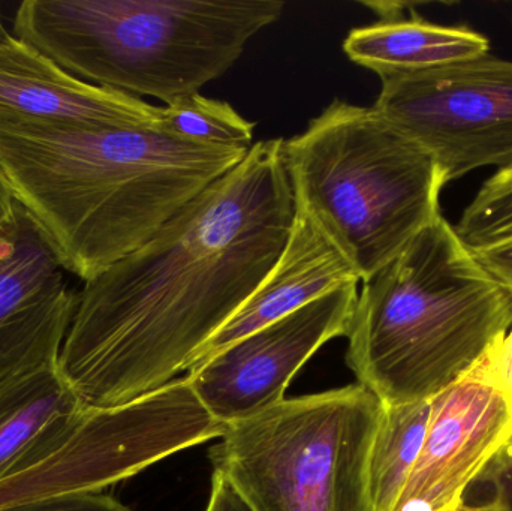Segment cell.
Masks as SVG:
<instances>
[{
    "label": "cell",
    "instance_id": "obj_1",
    "mask_svg": "<svg viewBox=\"0 0 512 511\" xmlns=\"http://www.w3.org/2000/svg\"><path fill=\"white\" fill-rule=\"evenodd\" d=\"M283 143L252 144L149 242L84 282L59 369L87 408L129 404L188 372L273 269L295 213Z\"/></svg>",
    "mask_w": 512,
    "mask_h": 511
},
{
    "label": "cell",
    "instance_id": "obj_2",
    "mask_svg": "<svg viewBox=\"0 0 512 511\" xmlns=\"http://www.w3.org/2000/svg\"><path fill=\"white\" fill-rule=\"evenodd\" d=\"M249 149L159 129L0 125V170L15 200L84 282L149 242Z\"/></svg>",
    "mask_w": 512,
    "mask_h": 511
},
{
    "label": "cell",
    "instance_id": "obj_3",
    "mask_svg": "<svg viewBox=\"0 0 512 511\" xmlns=\"http://www.w3.org/2000/svg\"><path fill=\"white\" fill-rule=\"evenodd\" d=\"M512 327V297L444 216L364 281L346 363L384 405L430 401Z\"/></svg>",
    "mask_w": 512,
    "mask_h": 511
},
{
    "label": "cell",
    "instance_id": "obj_4",
    "mask_svg": "<svg viewBox=\"0 0 512 511\" xmlns=\"http://www.w3.org/2000/svg\"><path fill=\"white\" fill-rule=\"evenodd\" d=\"M283 9L280 0H26L14 35L80 80L170 104L222 77Z\"/></svg>",
    "mask_w": 512,
    "mask_h": 511
},
{
    "label": "cell",
    "instance_id": "obj_5",
    "mask_svg": "<svg viewBox=\"0 0 512 511\" xmlns=\"http://www.w3.org/2000/svg\"><path fill=\"white\" fill-rule=\"evenodd\" d=\"M295 206L372 278L441 218L444 171L373 107L334 99L283 143Z\"/></svg>",
    "mask_w": 512,
    "mask_h": 511
},
{
    "label": "cell",
    "instance_id": "obj_6",
    "mask_svg": "<svg viewBox=\"0 0 512 511\" xmlns=\"http://www.w3.org/2000/svg\"><path fill=\"white\" fill-rule=\"evenodd\" d=\"M382 407L358 383L282 399L228 426L209 453L213 473L252 511H372L367 471Z\"/></svg>",
    "mask_w": 512,
    "mask_h": 511
},
{
    "label": "cell",
    "instance_id": "obj_7",
    "mask_svg": "<svg viewBox=\"0 0 512 511\" xmlns=\"http://www.w3.org/2000/svg\"><path fill=\"white\" fill-rule=\"evenodd\" d=\"M222 425L185 378L129 404L87 408L45 461L0 482V507L78 492H101L180 450L221 438Z\"/></svg>",
    "mask_w": 512,
    "mask_h": 511
},
{
    "label": "cell",
    "instance_id": "obj_8",
    "mask_svg": "<svg viewBox=\"0 0 512 511\" xmlns=\"http://www.w3.org/2000/svg\"><path fill=\"white\" fill-rule=\"evenodd\" d=\"M381 83L373 108L435 158L447 183L512 167V60L487 53Z\"/></svg>",
    "mask_w": 512,
    "mask_h": 511
},
{
    "label": "cell",
    "instance_id": "obj_9",
    "mask_svg": "<svg viewBox=\"0 0 512 511\" xmlns=\"http://www.w3.org/2000/svg\"><path fill=\"white\" fill-rule=\"evenodd\" d=\"M357 285L331 291L192 366L186 380L204 408L230 426L279 404L307 360L331 339L348 335Z\"/></svg>",
    "mask_w": 512,
    "mask_h": 511
},
{
    "label": "cell",
    "instance_id": "obj_10",
    "mask_svg": "<svg viewBox=\"0 0 512 511\" xmlns=\"http://www.w3.org/2000/svg\"><path fill=\"white\" fill-rule=\"evenodd\" d=\"M512 438V398L477 369L430 401L420 455L394 511H450Z\"/></svg>",
    "mask_w": 512,
    "mask_h": 511
},
{
    "label": "cell",
    "instance_id": "obj_11",
    "mask_svg": "<svg viewBox=\"0 0 512 511\" xmlns=\"http://www.w3.org/2000/svg\"><path fill=\"white\" fill-rule=\"evenodd\" d=\"M159 129L161 107L86 83L12 36L0 44V125Z\"/></svg>",
    "mask_w": 512,
    "mask_h": 511
},
{
    "label": "cell",
    "instance_id": "obj_12",
    "mask_svg": "<svg viewBox=\"0 0 512 511\" xmlns=\"http://www.w3.org/2000/svg\"><path fill=\"white\" fill-rule=\"evenodd\" d=\"M358 281L361 279L357 270L318 221L306 210L295 206L288 240L273 269L248 302L207 342L194 365L325 294L345 285L358 284Z\"/></svg>",
    "mask_w": 512,
    "mask_h": 511
},
{
    "label": "cell",
    "instance_id": "obj_13",
    "mask_svg": "<svg viewBox=\"0 0 512 511\" xmlns=\"http://www.w3.org/2000/svg\"><path fill=\"white\" fill-rule=\"evenodd\" d=\"M38 224L17 206L11 225L0 230V348L71 327L78 293Z\"/></svg>",
    "mask_w": 512,
    "mask_h": 511
},
{
    "label": "cell",
    "instance_id": "obj_14",
    "mask_svg": "<svg viewBox=\"0 0 512 511\" xmlns=\"http://www.w3.org/2000/svg\"><path fill=\"white\" fill-rule=\"evenodd\" d=\"M86 410L59 363L0 387V482L50 458Z\"/></svg>",
    "mask_w": 512,
    "mask_h": 511
},
{
    "label": "cell",
    "instance_id": "obj_15",
    "mask_svg": "<svg viewBox=\"0 0 512 511\" xmlns=\"http://www.w3.org/2000/svg\"><path fill=\"white\" fill-rule=\"evenodd\" d=\"M346 56L381 80L453 65L490 53V41L468 24H438L420 15L382 18L352 29L343 41Z\"/></svg>",
    "mask_w": 512,
    "mask_h": 511
},
{
    "label": "cell",
    "instance_id": "obj_16",
    "mask_svg": "<svg viewBox=\"0 0 512 511\" xmlns=\"http://www.w3.org/2000/svg\"><path fill=\"white\" fill-rule=\"evenodd\" d=\"M430 401L382 404L367 471L372 511H394L423 447Z\"/></svg>",
    "mask_w": 512,
    "mask_h": 511
},
{
    "label": "cell",
    "instance_id": "obj_17",
    "mask_svg": "<svg viewBox=\"0 0 512 511\" xmlns=\"http://www.w3.org/2000/svg\"><path fill=\"white\" fill-rule=\"evenodd\" d=\"M255 126L228 102L194 93L161 107L159 131L192 143L252 147Z\"/></svg>",
    "mask_w": 512,
    "mask_h": 511
},
{
    "label": "cell",
    "instance_id": "obj_18",
    "mask_svg": "<svg viewBox=\"0 0 512 511\" xmlns=\"http://www.w3.org/2000/svg\"><path fill=\"white\" fill-rule=\"evenodd\" d=\"M454 228L471 249L512 239V167L483 183Z\"/></svg>",
    "mask_w": 512,
    "mask_h": 511
},
{
    "label": "cell",
    "instance_id": "obj_19",
    "mask_svg": "<svg viewBox=\"0 0 512 511\" xmlns=\"http://www.w3.org/2000/svg\"><path fill=\"white\" fill-rule=\"evenodd\" d=\"M0 511H132L116 498L101 492H78L24 501L14 506L0 507Z\"/></svg>",
    "mask_w": 512,
    "mask_h": 511
},
{
    "label": "cell",
    "instance_id": "obj_20",
    "mask_svg": "<svg viewBox=\"0 0 512 511\" xmlns=\"http://www.w3.org/2000/svg\"><path fill=\"white\" fill-rule=\"evenodd\" d=\"M477 482L490 483L495 511H512V438L493 456Z\"/></svg>",
    "mask_w": 512,
    "mask_h": 511
},
{
    "label": "cell",
    "instance_id": "obj_21",
    "mask_svg": "<svg viewBox=\"0 0 512 511\" xmlns=\"http://www.w3.org/2000/svg\"><path fill=\"white\" fill-rule=\"evenodd\" d=\"M474 369L512 398V327Z\"/></svg>",
    "mask_w": 512,
    "mask_h": 511
},
{
    "label": "cell",
    "instance_id": "obj_22",
    "mask_svg": "<svg viewBox=\"0 0 512 511\" xmlns=\"http://www.w3.org/2000/svg\"><path fill=\"white\" fill-rule=\"evenodd\" d=\"M480 266L512 297V239L472 249Z\"/></svg>",
    "mask_w": 512,
    "mask_h": 511
},
{
    "label": "cell",
    "instance_id": "obj_23",
    "mask_svg": "<svg viewBox=\"0 0 512 511\" xmlns=\"http://www.w3.org/2000/svg\"><path fill=\"white\" fill-rule=\"evenodd\" d=\"M206 511H252L236 489L221 474L213 473L212 495Z\"/></svg>",
    "mask_w": 512,
    "mask_h": 511
},
{
    "label": "cell",
    "instance_id": "obj_24",
    "mask_svg": "<svg viewBox=\"0 0 512 511\" xmlns=\"http://www.w3.org/2000/svg\"><path fill=\"white\" fill-rule=\"evenodd\" d=\"M17 200L9 188L8 180L5 174L0 170V230L12 224L17 215Z\"/></svg>",
    "mask_w": 512,
    "mask_h": 511
},
{
    "label": "cell",
    "instance_id": "obj_25",
    "mask_svg": "<svg viewBox=\"0 0 512 511\" xmlns=\"http://www.w3.org/2000/svg\"><path fill=\"white\" fill-rule=\"evenodd\" d=\"M450 511H495V509H493L490 503L484 504V506H469V504L463 501V503H460L459 506L454 507Z\"/></svg>",
    "mask_w": 512,
    "mask_h": 511
},
{
    "label": "cell",
    "instance_id": "obj_26",
    "mask_svg": "<svg viewBox=\"0 0 512 511\" xmlns=\"http://www.w3.org/2000/svg\"><path fill=\"white\" fill-rule=\"evenodd\" d=\"M11 38V33H9L8 30H6L5 24H3L2 14H0V44L9 41V39Z\"/></svg>",
    "mask_w": 512,
    "mask_h": 511
},
{
    "label": "cell",
    "instance_id": "obj_27",
    "mask_svg": "<svg viewBox=\"0 0 512 511\" xmlns=\"http://www.w3.org/2000/svg\"><path fill=\"white\" fill-rule=\"evenodd\" d=\"M511 21H512V15H511Z\"/></svg>",
    "mask_w": 512,
    "mask_h": 511
}]
</instances>
